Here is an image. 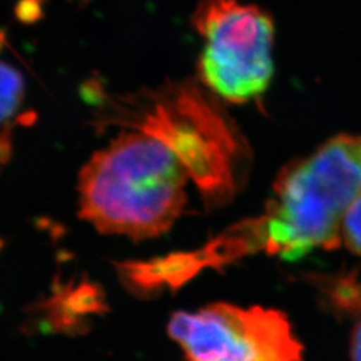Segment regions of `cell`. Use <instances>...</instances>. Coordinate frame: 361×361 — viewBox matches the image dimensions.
I'll return each instance as SVG.
<instances>
[{
	"instance_id": "cell-1",
	"label": "cell",
	"mask_w": 361,
	"mask_h": 361,
	"mask_svg": "<svg viewBox=\"0 0 361 361\" xmlns=\"http://www.w3.org/2000/svg\"><path fill=\"white\" fill-rule=\"evenodd\" d=\"M92 155L79 174V214L104 234L158 237L186 205L188 173L158 137L131 128Z\"/></svg>"
},
{
	"instance_id": "cell-2",
	"label": "cell",
	"mask_w": 361,
	"mask_h": 361,
	"mask_svg": "<svg viewBox=\"0 0 361 361\" xmlns=\"http://www.w3.org/2000/svg\"><path fill=\"white\" fill-rule=\"evenodd\" d=\"M361 195V135L338 134L289 162L273 183L265 213L271 256L295 261L341 244V225Z\"/></svg>"
},
{
	"instance_id": "cell-3",
	"label": "cell",
	"mask_w": 361,
	"mask_h": 361,
	"mask_svg": "<svg viewBox=\"0 0 361 361\" xmlns=\"http://www.w3.org/2000/svg\"><path fill=\"white\" fill-rule=\"evenodd\" d=\"M192 83L142 97L128 126L158 137L180 159L209 207L229 204L245 182L249 147L219 102Z\"/></svg>"
},
{
	"instance_id": "cell-4",
	"label": "cell",
	"mask_w": 361,
	"mask_h": 361,
	"mask_svg": "<svg viewBox=\"0 0 361 361\" xmlns=\"http://www.w3.org/2000/svg\"><path fill=\"white\" fill-rule=\"evenodd\" d=\"M194 25L204 39L198 73L209 91L228 102L261 97L273 77L271 18L238 0H202Z\"/></svg>"
},
{
	"instance_id": "cell-5",
	"label": "cell",
	"mask_w": 361,
	"mask_h": 361,
	"mask_svg": "<svg viewBox=\"0 0 361 361\" xmlns=\"http://www.w3.org/2000/svg\"><path fill=\"white\" fill-rule=\"evenodd\" d=\"M168 334L186 361H302L304 347L284 312L214 302L176 312Z\"/></svg>"
},
{
	"instance_id": "cell-6",
	"label": "cell",
	"mask_w": 361,
	"mask_h": 361,
	"mask_svg": "<svg viewBox=\"0 0 361 361\" xmlns=\"http://www.w3.org/2000/svg\"><path fill=\"white\" fill-rule=\"evenodd\" d=\"M249 255L252 249L245 232L233 225L198 250L129 264L122 271L130 286L141 290L178 288L202 269L221 268Z\"/></svg>"
},
{
	"instance_id": "cell-7",
	"label": "cell",
	"mask_w": 361,
	"mask_h": 361,
	"mask_svg": "<svg viewBox=\"0 0 361 361\" xmlns=\"http://www.w3.org/2000/svg\"><path fill=\"white\" fill-rule=\"evenodd\" d=\"M25 91L20 73L0 62V162L7 161L11 154V134L15 123L22 118Z\"/></svg>"
},
{
	"instance_id": "cell-8",
	"label": "cell",
	"mask_w": 361,
	"mask_h": 361,
	"mask_svg": "<svg viewBox=\"0 0 361 361\" xmlns=\"http://www.w3.org/2000/svg\"><path fill=\"white\" fill-rule=\"evenodd\" d=\"M324 305L345 317L361 316V277L356 271L336 276H312Z\"/></svg>"
},
{
	"instance_id": "cell-9",
	"label": "cell",
	"mask_w": 361,
	"mask_h": 361,
	"mask_svg": "<svg viewBox=\"0 0 361 361\" xmlns=\"http://www.w3.org/2000/svg\"><path fill=\"white\" fill-rule=\"evenodd\" d=\"M341 241L349 252L361 257V195L349 207L343 225Z\"/></svg>"
},
{
	"instance_id": "cell-10",
	"label": "cell",
	"mask_w": 361,
	"mask_h": 361,
	"mask_svg": "<svg viewBox=\"0 0 361 361\" xmlns=\"http://www.w3.org/2000/svg\"><path fill=\"white\" fill-rule=\"evenodd\" d=\"M350 359L361 361V320L355 324L350 336Z\"/></svg>"
}]
</instances>
